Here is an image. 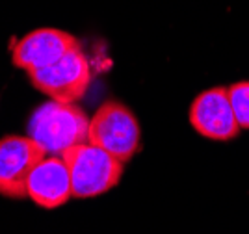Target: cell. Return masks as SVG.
Instances as JSON below:
<instances>
[{"instance_id": "obj_5", "label": "cell", "mask_w": 249, "mask_h": 234, "mask_svg": "<svg viewBox=\"0 0 249 234\" xmlns=\"http://www.w3.org/2000/svg\"><path fill=\"white\" fill-rule=\"evenodd\" d=\"M47 156L28 136H6L0 140V195L10 199L28 197L26 184L32 169Z\"/></svg>"}, {"instance_id": "obj_1", "label": "cell", "mask_w": 249, "mask_h": 234, "mask_svg": "<svg viewBox=\"0 0 249 234\" xmlns=\"http://www.w3.org/2000/svg\"><path fill=\"white\" fill-rule=\"evenodd\" d=\"M89 119L76 104L49 101L30 115L28 138L47 154L62 156L73 145L88 142Z\"/></svg>"}, {"instance_id": "obj_8", "label": "cell", "mask_w": 249, "mask_h": 234, "mask_svg": "<svg viewBox=\"0 0 249 234\" xmlns=\"http://www.w3.org/2000/svg\"><path fill=\"white\" fill-rule=\"evenodd\" d=\"M26 192L34 203L47 210L58 208L67 203L73 197V190H71L69 169L62 156L47 154L32 169Z\"/></svg>"}, {"instance_id": "obj_4", "label": "cell", "mask_w": 249, "mask_h": 234, "mask_svg": "<svg viewBox=\"0 0 249 234\" xmlns=\"http://www.w3.org/2000/svg\"><path fill=\"white\" fill-rule=\"evenodd\" d=\"M28 76L32 86L52 101L74 104L86 95L91 84V67L82 49L76 47L49 67L30 71Z\"/></svg>"}, {"instance_id": "obj_9", "label": "cell", "mask_w": 249, "mask_h": 234, "mask_svg": "<svg viewBox=\"0 0 249 234\" xmlns=\"http://www.w3.org/2000/svg\"><path fill=\"white\" fill-rule=\"evenodd\" d=\"M229 102L240 128L249 130V82H236L227 88Z\"/></svg>"}, {"instance_id": "obj_2", "label": "cell", "mask_w": 249, "mask_h": 234, "mask_svg": "<svg viewBox=\"0 0 249 234\" xmlns=\"http://www.w3.org/2000/svg\"><path fill=\"white\" fill-rule=\"evenodd\" d=\"M69 169L71 190L76 199L97 197L115 188L124 171V163L89 142L73 145L62 154Z\"/></svg>"}, {"instance_id": "obj_7", "label": "cell", "mask_w": 249, "mask_h": 234, "mask_svg": "<svg viewBox=\"0 0 249 234\" xmlns=\"http://www.w3.org/2000/svg\"><path fill=\"white\" fill-rule=\"evenodd\" d=\"M76 47H80V41L73 34L58 28H39L17 41L11 60L15 67L26 72L37 71L52 65Z\"/></svg>"}, {"instance_id": "obj_3", "label": "cell", "mask_w": 249, "mask_h": 234, "mask_svg": "<svg viewBox=\"0 0 249 234\" xmlns=\"http://www.w3.org/2000/svg\"><path fill=\"white\" fill-rule=\"evenodd\" d=\"M88 142L126 163L140 149L142 128L136 115L124 104L108 101L89 119Z\"/></svg>"}, {"instance_id": "obj_6", "label": "cell", "mask_w": 249, "mask_h": 234, "mask_svg": "<svg viewBox=\"0 0 249 234\" xmlns=\"http://www.w3.org/2000/svg\"><path fill=\"white\" fill-rule=\"evenodd\" d=\"M190 125L203 138L229 142L240 134V125L229 102L227 88H210L199 93L190 106Z\"/></svg>"}]
</instances>
